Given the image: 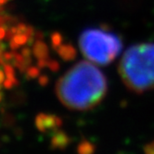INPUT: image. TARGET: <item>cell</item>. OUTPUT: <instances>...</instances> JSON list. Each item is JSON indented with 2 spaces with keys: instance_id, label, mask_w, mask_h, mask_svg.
<instances>
[{
  "instance_id": "obj_2",
  "label": "cell",
  "mask_w": 154,
  "mask_h": 154,
  "mask_svg": "<svg viewBox=\"0 0 154 154\" xmlns=\"http://www.w3.org/2000/svg\"><path fill=\"white\" fill-rule=\"evenodd\" d=\"M119 73L124 84L136 93L154 89V43L131 46L123 55Z\"/></svg>"
},
{
  "instance_id": "obj_3",
  "label": "cell",
  "mask_w": 154,
  "mask_h": 154,
  "mask_svg": "<svg viewBox=\"0 0 154 154\" xmlns=\"http://www.w3.org/2000/svg\"><path fill=\"white\" fill-rule=\"evenodd\" d=\"M80 50L90 62L106 65L119 54L122 47L115 33L103 29H89L81 34Z\"/></svg>"
},
{
  "instance_id": "obj_1",
  "label": "cell",
  "mask_w": 154,
  "mask_h": 154,
  "mask_svg": "<svg viewBox=\"0 0 154 154\" xmlns=\"http://www.w3.org/2000/svg\"><path fill=\"white\" fill-rule=\"evenodd\" d=\"M107 80L90 62H79L64 74L56 85L60 102L67 108L85 111L99 104L105 97Z\"/></svg>"
},
{
  "instance_id": "obj_4",
  "label": "cell",
  "mask_w": 154,
  "mask_h": 154,
  "mask_svg": "<svg viewBox=\"0 0 154 154\" xmlns=\"http://www.w3.org/2000/svg\"><path fill=\"white\" fill-rule=\"evenodd\" d=\"M147 154H154V144L152 145V149L151 150H148V151H147Z\"/></svg>"
}]
</instances>
